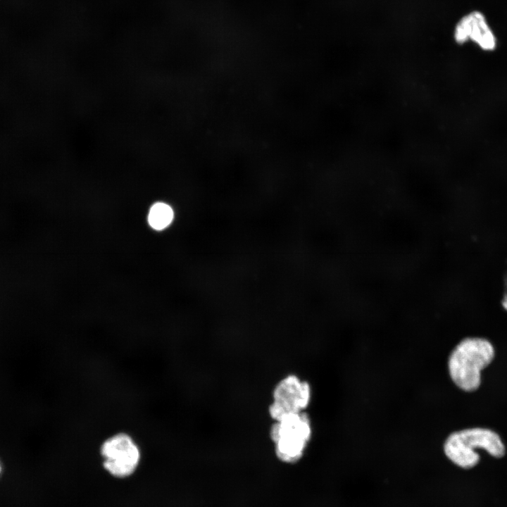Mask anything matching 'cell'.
<instances>
[{
  "label": "cell",
  "instance_id": "obj_8",
  "mask_svg": "<svg viewBox=\"0 0 507 507\" xmlns=\"http://www.w3.org/2000/svg\"><path fill=\"white\" fill-rule=\"evenodd\" d=\"M503 306L504 308L507 311V293L504 296L503 301H502Z\"/></svg>",
  "mask_w": 507,
  "mask_h": 507
},
{
  "label": "cell",
  "instance_id": "obj_4",
  "mask_svg": "<svg viewBox=\"0 0 507 507\" xmlns=\"http://www.w3.org/2000/svg\"><path fill=\"white\" fill-rule=\"evenodd\" d=\"M104 469L112 477L124 479L132 475L141 461V451L134 439L125 432L108 437L101 445Z\"/></svg>",
  "mask_w": 507,
  "mask_h": 507
},
{
  "label": "cell",
  "instance_id": "obj_1",
  "mask_svg": "<svg viewBox=\"0 0 507 507\" xmlns=\"http://www.w3.org/2000/svg\"><path fill=\"white\" fill-rule=\"evenodd\" d=\"M495 356L492 343L481 337L462 339L449 356L447 367L452 382L464 392L477 389L481 384V372Z\"/></svg>",
  "mask_w": 507,
  "mask_h": 507
},
{
  "label": "cell",
  "instance_id": "obj_7",
  "mask_svg": "<svg viewBox=\"0 0 507 507\" xmlns=\"http://www.w3.org/2000/svg\"><path fill=\"white\" fill-rule=\"evenodd\" d=\"M173 215V211L168 204L157 202L149 210L148 222L153 229L161 230L170 224Z\"/></svg>",
  "mask_w": 507,
  "mask_h": 507
},
{
  "label": "cell",
  "instance_id": "obj_3",
  "mask_svg": "<svg viewBox=\"0 0 507 507\" xmlns=\"http://www.w3.org/2000/svg\"><path fill=\"white\" fill-rule=\"evenodd\" d=\"M311 435V420L304 412L288 415L275 421L270 437L276 458L286 464L298 463L304 455Z\"/></svg>",
  "mask_w": 507,
  "mask_h": 507
},
{
  "label": "cell",
  "instance_id": "obj_9",
  "mask_svg": "<svg viewBox=\"0 0 507 507\" xmlns=\"http://www.w3.org/2000/svg\"><path fill=\"white\" fill-rule=\"evenodd\" d=\"M2 472H3V466H2L1 462L0 461V477L1 476Z\"/></svg>",
  "mask_w": 507,
  "mask_h": 507
},
{
  "label": "cell",
  "instance_id": "obj_5",
  "mask_svg": "<svg viewBox=\"0 0 507 507\" xmlns=\"http://www.w3.org/2000/svg\"><path fill=\"white\" fill-rule=\"evenodd\" d=\"M311 398V389L307 382L294 375H287L274 388L269 414L277 421L288 415L303 412Z\"/></svg>",
  "mask_w": 507,
  "mask_h": 507
},
{
  "label": "cell",
  "instance_id": "obj_2",
  "mask_svg": "<svg viewBox=\"0 0 507 507\" xmlns=\"http://www.w3.org/2000/svg\"><path fill=\"white\" fill-rule=\"evenodd\" d=\"M486 451L490 456L501 458L506 454V446L494 431L483 427L467 428L451 433L443 444L445 456L456 466L469 470L480 462L476 449Z\"/></svg>",
  "mask_w": 507,
  "mask_h": 507
},
{
  "label": "cell",
  "instance_id": "obj_6",
  "mask_svg": "<svg viewBox=\"0 0 507 507\" xmlns=\"http://www.w3.org/2000/svg\"><path fill=\"white\" fill-rule=\"evenodd\" d=\"M453 37L458 44L470 42L486 52L495 51L498 46L494 30L485 13L478 9L472 10L459 18L454 26Z\"/></svg>",
  "mask_w": 507,
  "mask_h": 507
}]
</instances>
